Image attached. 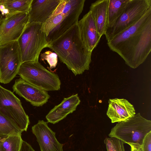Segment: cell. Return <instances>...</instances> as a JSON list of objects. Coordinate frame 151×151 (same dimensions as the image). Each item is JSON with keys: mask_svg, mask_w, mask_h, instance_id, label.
Listing matches in <instances>:
<instances>
[{"mask_svg": "<svg viewBox=\"0 0 151 151\" xmlns=\"http://www.w3.org/2000/svg\"><path fill=\"white\" fill-rule=\"evenodd\" d=\"M131 68L142 63L151 51V9L137 22L107 41Z\"/></svg>", "mask_w": 151, "mask_h": 151, "instance_id": "1", "label": "cell"}, {"mask_svg": "<svg viewBox=\"0 0 151 151\" xmlns=\"http://www.w3.org/2000/svg\"><path fill=\"white\" fill-rule=\"evenodd\" d=\"M49 48L75 76L89 70L92 52L82 40L78 22L51 42Z\"/></svg>", "mask_w": 151, "mask_h": 151, "instance_id": "2", "label": "cell"}, {"mask_svg": "<svg viewBox=\"0 0 151 151\" xmlns=\"http://www.w3.org/2000/svg\"><path fill=\"white\" fill-rule=\"evenodd\" d=\"M85 0H61L52 15L42 24V29L51 42L77 23Z\"/></svg>", "mask_w": 151, "mask_h": 151, "instance_id": "3", "label": "cell"}, {"mask_svg": "<svg viewBox=\"0 0 151 151\" xmlns=\"http://www.w3.org/2000/svg\"><path fill=\"white\" fill-rule=\"evenodd\" d=\"M39 22L28 23L17 42L22 63L38 61L41 52L50 47V42Z\"/></svg>", "mask_w": 151, "mask_h": 151, "instance_id": "4", "label": "cell"}, {"mask_svg": "<svg viewBox=\"0 0 151 151\" xmlns=\"http://www.w3.org/2000/svg\"><path fill=\"white\" fill-rule=\"evenodd\" d=\"M151 132V121L137 113L129 119L118 122L109 134L124 143L137 144L142 145L146 136Z\"/></svg>", "mask_w": 151, "mask_h": 151, "instance_id": "5", "label": "cell"}, {"mask_svg": "<svg viewBox=\"0 0 151 151\" xmlns=\"http://www.w3.org/2000/svg\"><path fill=\"white\" fill-rule=\"evenodd\" d=\"M18 74L28 83L46 91L60 89L61 82L58 75L47 70L38 61L22 63Z\"/></svg>", "mask_w": 151, "mask_h": 151, "instance_id": "6", "label": "cell"}, {"mask_svg": "<svg viewBox=\"0 0 151 151\" xmlns=\"http://www.w3.org/2000/svg\"><path fill=\"white\" fill-rule=\"evenodd\" d=\"M151 9V0H129L123 12L113 25L107 28V41L130 27Z\"/></svg>", "mask_w": 151, "mask_h": 151, "instance_id": "7", "label": "cell"}, {"mask_svg": "<svg viewBox=\"0 0 151 151\" xmlns=\"http://www.w3.org/2000/svg\"><path fill=\"white\" fill-rule=\"evenodd\" d=\"M0 114L22 132L26 131L29 124V117L21 102L11 91L0 85Z\"/></svg>", "mask_w": 151, "mask_h": 151, "instance_id": "8", "label": "cell"}, {"mask_svg": "<svg viewBox=\"0 0 151 151\" xmlns=\"http://www.w3.org/2000/svg\"><path fill=\"white\" fill-rule=\"evenodd\" d=\"M22 63L17 41L0 46V82L10 83L18 74Z\"/></svg>", "mask_w": 151, "mask_h": 151, "instance_id": "9", "label": "cell"}, {"mask_svg": "<svg viewBox=\"0 0 151 151\" xmlns=\"http://www.w3.org/2000/svg\"><path fill=\"white\" fill-rule=\"evenodd\" d=\"M28 13H21L5 19L0 18V46L17 41L28 23Z\"/></svg>", "mask_w": 151, "mask_h": 151, "instance_id": "10", "label": "cell"}, {"mask_svg": "<svg viewBox=\"0 0 151 151\" xmlns=\"http://www.w3.org/2000/svg\"><path fill=\"white\" fill-rule=\"evenodd\" d=\"M12 88L14 91L34 106H42L50 98L47 91L28 83L21 78L15 81Z\"/></svg>", "mask_w": 151, "mask_h": 151, "instance_id": "11", "label": "cell"}, {"mask_svg": "<svg viewBox=\"0 0 151 151\" xmlns=\"http://www.w3.org/2000/svg\"><path fill=\"white\" fill-rule=\"evenodd\" d=\"M47 122L39 120L32 128L41 151H63V145L57 140L55 133L48 126Z\"/></svg>", "mask_w": 151, "mask_h": 151, "instance_id": "12", "label": "cell"}, {"mask_svg": "<svg viewBox=\"0 0 151 151\" xmlns=\"http://www.w3.org/2000/svg\"><path fill=\"white\" fill-rule=\"evenodd\" d=\"M81 38L88 50L92 52L101 37L98 33L95 24L90 11L78 22Z\"/></svg>", "mask_w": 151, "mask_h": 151, "instance_id": "13", "label": "cell"}, {"mask_svg": "<svg viewBox=\"0 0 151 151\" xmlns=\"http://www.w3.org/2000/svg\"><path fill=\"white\" fill-rule=\"evenodd\" d=\"M61 0H32L28 23H45L52 15Z\"/></svg>", "mask_w": 151, "mask_h": 151, "instance_id": "14", "label": "cell"}, {"mask_svg": "<svg viewBox=\"0 0 151 151\" xmlns=\"http://www.w3.org/2000/svg\"><path fill=\"white\" fill-rule=\"evenodd\" d=\"M107 115L112 123L127 120L136 114L133 105L124 99H110Z\"/></svg>", "mask_w": 151, "mask_h": 151, "instance_id": "15", "label": "cell"}, {"mask_svg": "<svg viewBox=\"0 0 151 151\" xmlns=\"http://www.w3.org/2000/svg\"><path fill=\"white\" fill-rule=\"evenodd\" d=\"M80 102L78 94L64 98L60 104L55 106L47 115V122L53 124L58 122L75 111Z\"/></svg>", "mask_w": 151, "mask_h": 151, "instance_id": "16", "label": "cell"}, {"mask_svg": "<svg viewBox=\"0 0 151 151\" xmlns=\"http://www.w3.org/2000/svg\"><path fill=\"white\" fill-rule=\"evenodd\" d=\"M109 0H98L92 3L90 11L100 36L105 35L107 27V13Z\"/></svg>", "mask_w": 151, "mask_h": 151, "instance_id": "17", "label": "cell"}, {"mask_svg": "<svg viewBox=\"0 0 151 151\" xmlns=\"http://www.w3.org/2000/svg\"><path fill=\"white\" fill-rule=\"evenodd\" d=\"M32 0H1L2 4L8 9L9 14L7 19L15 15L21 13H28Z\"/></svg>", "mask_w": 151, "mask_h": 151, "instance_id": "18", "label": "cell"}, {"mask_svg": "<svg viewBox=\"0 0 151 151\" xmlns=\"http://www.w3.org/2000/svg\"><path fill=\"white\" fill-rule=\"evenodd\" d=\"M129 1V0H109L107 13V28L111 27L122 14Z\"/></svg>", "mask_w": 151, "mask_h": 151, "instance_id": "19", "label": "cell"}, {"mask_svg": "<svg viewBox=\"0 0 151 151\" xmlns=\"http://www.w3.org/2000/svg\"><path fill=\"white\" fill-rule=\"evenodd\" d=\"M4 151H19L22 141L21 135H9L1 139Z\"/></svg>", "mask_w": 151, "mask_h": 151, "instance_id": "20", "label": "cell"}, {"mask_svg": "<svg viewBox=\"0 0 151 151\" xmlns=\"http://www.w3.org/2000/svg\"><path fill=\"white\" fill-rule=\"evenodd\" d=\"M22 132L6 117L0 114V137L21 135Z\"/></svg>", "mask_w": 151, "mask_h": 151, "instance_id": "21", "label": "cell"}, {"mask_svg": "<svg viewBox=\"0 0 151 151\" xmlns=\"http://www.w3.org/2000/svg\"><path fill=\"white\" fill-rule=\"evenodd\" d=\"M104 142L107 151H125L124 143L116 138L107 137L104 140Z\"/></svg>", "mask_w": 151, "mask_h": 151, "instance_id": "22", "label": "cell"}, {"mask_svg": "<svg viewBox=\"0 0 151 151\" xmlns=\"http://www.w3.org/2000/svg\"><path fill=\"white\" fill-rule=\"evenodd\" d=\"M58 56L55 52L50 51H46L40 54L41 60H46L50 65V68H55L58 63Z\"/></svg>", "mask_w": 151, "mask_h": 151, "instance_id": "23", "label": "cell"}, {"mask_svg": "<svg viewBox=\"0 0 151 151\" xmlns=\"http://www.w3.org/2000/svg\"><path fill=\"white\" fill-rule=\"evenodd\" d=\"M141 147L142 151H151V132L145 137Z\"/></svg>", "mask_w": 151, "mask_h": 151, "instance_id": "24", "label": "cell"}, {"mask_svg": "<svg viewBox=\"0 0 151 151\" xmlns=\"http://www.w3.org/2000/svg\"><path fill=\"white\" fill-rule=\"evenodd\" d=\"M19 151H35L30 144L23 140Z\"/></svg>", "mask_w": 151, "mask_h": 151, "instance_id": "25", "label": "cell"}, {"mask_svg": "<svg viewBox=\"0 0 151 151\" xmlns=\"http://www.w3.org/2000/svg\"><path fill=\"white\" fill-rule=\"evenodd\" d=\"M2 137H0V151H4L2 144Z\"/></svg>", "mask_w": 151, "mask_h": 151, "instance_id": "26", "label": "cell"}, {"mask_svg": "<svg viewBox=\"0 0 151 151\" xmlns=\"http://www.w3.org/2000/svg\"><path fill=\"white\" fill-rule=\"evenodd\" d=\"M2 15L1 14H0V18L2 16Z\"/></svg>", "mask_w": 151, "mask_h": 151, "instance_id": "27", "label": "cell"}]
</instances>
